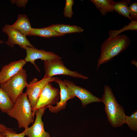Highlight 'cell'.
I'll use <instances>...</instances> for the list:
<instances>
[{"mask_svg": "<svg viewBox=\"0 0 137 137\" xmlns=\"http://www.w3.org/2000/svg\"><path fill=\"white\" fill-rule=\"evenodd\" d=\"M104 91L101 100L105 105L108 120L113 127H121L125 124L126 115L124 110L117 101L108 85H105Z\"/></svg>", "mask_w": 137, "mask_h": 137, "instance_id": "obj_1", "label": "cell"}, {"mask_svg": "<svg viewBox=\"0 0 137 137\" xmlns=\"http://www.w3.org/2000/svg\"><path fill=\"white\" fill-rule=\"evenodd\" d=\"M130 39L125 34L109 37L102 44L101 51L97 60V70L100 65L110 61L126 49L130 44Z\"/></svg>", "mask_w": 137, "mask_h": 137, "instance_id": "obj_2", "label": "cell"}, {"mask_svg": "<svg viewBox=\"0 0 137 137\" xmlns=\"http://www.w3.org/2000/svg\"><path fill=\"white\" fill-rule=\"evenodd\" d=\"M6 113L17 121L19 128L25 129L33 122L35 115L26 93H23L18 97L13 107Z\"/></svg>", "mask_w": 137, "mask_h": 137, "instance_id": "obj_3", "label": "cell"}, {"mask_svg": "<svg viewBox=\"0 0 137 137\" xmlns=\"http://www.w3.org/2000/svg\"><path fill=\"white\" fill-rule=\"evenodd\" d=\"M26 71L22 68L5 82L0 84V87L7 93L14 103L17 98L23 92L28 84Z\"/></svg>", "mask_w": 137, "mask_h": 137, "instance_id": "obj_4", "label": "cell"}, {"mask_svg": "<svg viewBox=\"0 0 137 137\" xmlns=\"http://www.w3.org/2000/svg\"><path fill=\"white\" fill-rule=\"evenodd\" d=\"M44 64L45 72L44 77L46 78L51 77L56 75H64L84 79L88 78V77L76 71L68 69L60 59L44 61Z\"/></svg>", "mask_w": 137, "mask_h": 137, "instance_id": "obj_5", "label": "cell"}, {"mask_svg": "<svg viewBox=\"0 0 137 137\" xmlns=\"http://www.w3.org/2000/svg\"><path fill=\"white\" fill-rule=\"evenodd\" d=\"M59 89L53 87L51 83H47L43 89L37 101L36 105L32 111L35 115L39 109L44 107L56 105L60 99Z\"/></svg>", "mask_w": 137, "mask_h": 137, "instance_id": "obj_6", "label": "cell"}, {"mask_svg": "<svg viewBox=\"0 0 137 137\" xmlns=\"http://www.w3.org/2000/svg\"><path fill=\"white\" fill-rule=\"evenodd\" d=\"M55 77L46 78L44 77L38 81L35 78L28 83L26 93L32 109L36 106L38 98L46 85L48 83L54 81Z\"/></svg>", "mask_w": 137, "mask_h": 137, "instance_id": "obj_7", "label": "cell"}, {"mask_svg": "<svg viewBox=\"0 0 137 137\" xmlns=\"http://www.w3.org/2000/svg\"><path fill=\"white\" fill-rule=\"evenodd\" d=\"M23 49H25L26 52L25 61L26 62H30L39 72L40 70L35 62L36 60L40 59L44 61L62 59L60 56L51 51H47L43 49H38L35 47H31L28 46L24 47Z\"/></svg>", "mask_w": 137, "mask_h": 137, "instance_id": "obj_8", "label": "cell"}, {"mask_svg": "<svg viewBox=\"0 0 137 137\" xmlns=\"http://www.w3.org/2000/svg\"><path fill=\"white\" fill-rule=\"evenodd\" d=\"M63 81L73 92L75 96L80 100L83 108L93 102H101V98L94 96L87 90L76 85L73 82L66 79H64Z\"/></svg>", "mask_w": 137, "mask_h": 137, "instance_id": "obj_9", "label": "cell"}, {"mask_svg": "<svg viewBox=\"0 0 137 137\" xmlns=\"http://www.w3.org/2000/svg\"><path fill=\"white\" fill-rule=\"evenodd\" d=\"M2 31L8 35V38L5 43L9 46L13 48L14 45L17 44L22 48L26 46L34 47L26 36L14 28L11 25L5 24L3 28Z\"/></svg>", "mask_w": 137, "mask_h": 137, "instance_id": "obj_10", "label": "cell"}, {"mask_svg": "<svg viewBox=\"0 0 137 137\" xmlns=\"http://www.w3.org/2000/svg\"><path fill=\"white\" fill-rule=\"evenodd\" d=\"M46 107L41 108L36 112V118L33 125L25 129V135L28 137H51L50 134L45 131L42 117Z\"/></svg>", "mask_w": 137, "mask_h": 137, "instance_id": "obj_11", "label": "cell"}, {"mask_svg": "<svg viewBox=\"0 0 137 137\" xmlns=\"http://www.w3.org/2000/svg\"><path fill=\"white\" fill-rule=\"evenodd\" d=\"M54 81L58 83L59 85L60 89V100L57 102L56 106H49L47 108H48L51 112L57 113L65 108L68 100L75 97L73 92L61 79L55 77Z\"/></svg>", "mask_w": 137, "mask_h": 137, "instance_id": "obj_12", "label": "cell"}, {"mask_svg": "<svg viewBox=\"0 0 137 137\" xmlns=\"http://www.w3.org/2000/svg\"><path fill=\"white\" fill-rule=\"evenodd\" d=\"M26 62L24 59L13 61L4 66L0 72V84L4 83L22 69Z\"/></svg>", "mask_w": 137, "mask_h": 137, "instance_id": "obj_13", "label": "cell"}, {"mask_svg": "<svg viewBox=\"0 0 137 137\" xmlns=\"http://www.w3.org/2000/svg\"><path fill=\"white\" fill-rule=\"evenodd\" d=\"M11 26L22 34L26 36H29L32 28L31 26L29 20L25 14H19L15 22Z\"/></svg>", "mask_w": 137, "mask_h": 137, "instance_id": "obj_14", "label": "cell"}, {"mask_svg": "<svg viewBox=\"0 0 137 137\" xmlns=\"http://www.w3.org/2000/svg\"><path fill=\"white\" fill-rule=\"evenodd\" d=\"M47 27L63 35L65 34L80 33L83 31L82 28L77 26L64 24H53Z\"/></svg>", "mask_w": 137, "mask_h": 137, "instance_id": "obj_15", "label": "cell"}, {"mask_svg": "<svg viewBox=\"0 0 137 137\" xmlns=\"http://www.w3.org/2000/svg\"><path fill=\"white\" fill-rule=\"evenodd\" d=\"M102 15L107 13L113 12V7L115 2L113 0H91Z\"/></svg>", "mask_w": 137, "mask_h": 137, "instance_id": "obj_16", "label": "cell"}, {"mask_svg": "<svg viewBox=\"0 0 137 137\" xmlns=\"http://www.w3.org/2000/svg\"><path fill=\"white\" fill-rule=\"evenodd\" d=\"M14 104L7 93L0 87V109L1 111L6 113Z\"/></svg>", "mask_w": 137, "mask_h": 137, "instance_id": "obj_17", "label": "cell"}, {"mask_svg": "<svg viewBox=\"0 0 137 137\" xmlns=\"http://www.w3.org/2000/svg\"><path fill=\"white\" fill-rule=\"evenodd\" d=\"M29 36H38L45 38H49L63 35L45 27L42 28H33Z\"/></svg>", "mask_w": 137, "mask_h": 137, "instance_id": "obj_18", "label": "cell"}, {"mask_svg": "<svg viewBox=\"0 0 137 137\" xmlns=\"http://www.w3.org/2000/svg\"><path fill=\"white\" fill-rule=\"evenodd\" d=\"M131 2L130 0H123L115 2L113 7V11H115L119 14L126 17L131 20H132L129 15L128 5Z\"/></svg>", "mask_w": 137, "mask_h": 137, "instance_id": "obj_19", "label": "cell"}, {"mask_svg": "<svg viewBox=\"0 0 137 137\" xmlns=\"http://www.w3.org/2000/svg\"><path fill=\"white\" fill-rule=\"evenodd\" d=\"M137 30V21L131 20L127 25L124 26L121 29L118 30H110L109 32V37L114 38L124 31L127 30Z\"/></svg>", "mask_w": 137, "mask_h": 137, "instance_id": "obj_20", "label": "cell"}, {"mask_svg": "<svg viewBox=\"0 0 137 137\" xmlns=\"http://www.w3.org/2000/svg\"><path fill=\"white\" fill-rule=\"evenodd\" d=\"M125 124H127L132 130L136 131L137 130V111L133 112L129 116L126 115Z\"/></svg>", "mask_w": 137, "mask_h": 137, "instance_id": "obj_21", "label": "cell"}, {"mask_svg": "<svg viewBox=\"0 0 137 137\" xmlns=\"http://www.w3.org/2000/svg\"><path fill=\"white\" fill-rule=\"evenodd\" d=\"M74 0H66L63 14L66 18H71L72 17L73 13L72 6L74 4Z\"/></svg>", "mask_w": 137, "mask_h": 137, "instance_id": "obj_22", "label": "cell"}, {"mask_svg": "<svg viewBox=\"0 0 137 137\" xmlns=\"http://www.w3.org/2000/svg\"><path fill=\"white\" fill-rule=\"evenodd\" d=\"M129 15L132 20H137V2L132 3L128 7Z\"/></svg>", "mask_w": 137, "mask_h": 137, "instance_id": "obj_23", "label": "cell"}, {"mask_svg": "<svg viewBox=\"0 0 137 137\" xmlns=\"http://www.w3.org/2000/svg\"><path fill=\"white\" fill-rule=\"evenodd\" d=\"M3 133L7 137H24L25 136V130L22 133L17 134L15 131L9 128H7L6 130Z\"/></svg>", "mask_w": 137, "mask_h": 137, "instance_id": "obj_24", "label": "cell"}, {"mask_svg": "<svg viewBox=\"0 0 137 137\" xmlns=\"http://www.w3.org/2000/svg\"><path fill=\"white\" fill-rule=\"evenodd\" d=\"M12 4H15L16 6L19 7H25L28 1L27 0H11Z\"/></svg>", "mask_w": 137, "mask_h": 137, "instance_id": "obj_25", "label": "cell"}, {"mask_svg": "<svg viewBox=\"0 0 137 137\" xmlns=\"http://www.w3.org/2000/svg\"><path fill=\"white\" fill-rule=\"evenodd\" d=\"M7 128L4 125L0 124V133H3Z\"/></svg>", "mask_w": 137, "mask_h": 137, "instance_id": "obj_26", "label": "cell"}, {"mask_svg": "<svg viewBox=\"0 0 137 137\" xmlns=\"http://www.w3.org/2000/svg\"><path fill=\"white\" fill-rule=\"evenodd\" d=\"M131 63L132 64L134 65L137 67V62L134 59L132 60L131 62Z\"/></svg>", "mask_w": 137, "mask_h": 137, "instance_id": "obj_27", "label": "cell"}, {"mask_svg": "<svg viewBox=\"0 0 137 137\" xmlns=\"http://www.w3.org/2000/svg\"><path fill=\"white\" fill-rule=\"evenodd\" d=\"M0 137H7L3 133H0Z\"/></svg>", "mask_w": 137, "mask_h": 137, "instance_id": "obj_28", "label": "cell"}, {"mask_svg": "<svg viewBox=\"0 0 137 137\" xmlns=\"http://www.w3.org/2000/svg\"><path fill=\"white\" fill-rule=\"evenodd\" d=\"M3 43V40H0V44H2Z\"/></svg>", "mask_w": 137, "mask_h": 137, "instance_id": "obj_29", "label": "cell"}]
</instances>
